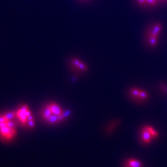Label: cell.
<instances>
[{"instance_id": "obj_4", "label": "cell", "mask_w": 167, "mask_h": 167, "mask_svg": "<svg viewBox=\"0 0 167 167\" xmlns=\"http://www.w3.org/2000/svg\"><path fill=\"white\" fill-rule=\"evenodd\" d=\"M161 25L160 23L155 24L150 32V35L151 37H158L161 31Z\"/></svg>"}, {"instance_id": "obj_17", "label": "cell", "mask_w": 167, "mask_h": 167, "mask_svg": "<svg viewBox=\"0 0 167 167\" xmlns=\"http://www.w3.org/2000/svg\"><path fill=\"white\" fill-rule=\"evenodd\" d=\"M146 3L151 5H155L157 4L156 0H146Z\"/></svg>"}, {"instance_id": "obj_15", "label": "cell", "mask_w": 167, "mask_h": 167, "mask_svg": "<svg viewBox=\"0 0 167 167\" xmlns=\"http://www.w3.org/2000/svg\"><path fill=\"white\" fill-rule=\"evenodd\" d=\"M7 123V126L8 127L11 128H15L16 126V124L13 121H12L11 120L8 121L6 122Z\"/></svg>"}, {"instance_id": "obj_16", "label": "cell", "mask_w": 167, "mask_h": 167, "mask_svg": "<svg viewBox=\"0 0 167 167\" xmlns=\"http://www.w3.org/2000/svg\"><path fill=\"white\" fill-rule=\"evenodd\" d=\"M27 123L28 126L30 127V128H32L35 126V122H34V120L28 121Z\"/></svg>"}, {"instance_id": "obj_18", "label": "cell", "mask_w": 167, "mask_h": 167, "mask_svg": "<svg viewBox=\"0 0 167 167\" xmlns=\"http://www.w3.org/2000/svg\"><path fill=\"white\" fill-rule=\"evenodd\" d=\"M6 122H7V120L5 117H4V116H0V123Z\"/></svg>"}, {"instance_id": "obj_2", "label": "cell", "mask_w": 167, "mask_h": 167, "mask_svg": "<svg viewBox=\"0 0 167 167\" xmlns=\"http://www.w3.org/2000/svg\"><path fill=\"white\" fill-rule=\"evenodd\" d=\"M141 137H142L143 141L146 144L150 143L153 137L149 131H148L147 125H145L141 128Z\"/></svg>"}, {"instance_id": "obj_1", "label": "cell", "mask_w": 167, "mask_h": 167, "mask_svg": "<svg viewBox=\"0 0 167 167\" xmlns=\"http://www.w3.org/2000/svg\"><path fill=\"white\" fill-rule=\"evenodd\" d=\"M16 134L15 128H11L6 126L0 129V134L3 138L10 140L14 138Z\"/></svg>"}, {"instance_id": "obj_3", "label": "cell", "mask_w": 167, "mask_h": 167, "mask_svg": "<svg viewBox=\"0 0 167 167\" xmlns=\"http://www.w3.org/2000/svg\"><path fill=\"white\" fill-rule=\"evenodd\" d=\"M48 106L52 112V113L53 115L59 116V115H61L63 112L61 108H60V107L56 104L52 103L51 104H49Z\"/></svg>"}, {"instance_id": "obj_20", "label": "cell", "mask_w": 167, "mask_h": 167, "mask_svg": "<svg viewBox=\"0 0 167 167\" xmlns=\"http://www.w3.org/2000/svg\"><path fill=\"white\" fill-rule=\"evenodd\" d=\"M138 3L141 5L145 4L146 3V0H137Z\"/></svg>"}, {"instance_id": "obj_23", "label": "cell", "mask_w": 167, "mask_h": 167, "mask_svg": "<svg viewBox=\"0 0 167 167\" xmlns=\"http://www.w3.org/2000/svg\"><path fill=\"white\" fill-rule=\"evenodd\" d=\"M34 120V118H33V117H32V115H30L29 117H28V118H27V121H31Z\"/></svg>"}, {"instance_id": "obj_12", "label": "cell", "mask_w": 167, "mask_h": 167, "mask_svg": "<svg viewBox=\"0 0 167 167\" xmlns=\"http://www.w3.org/2000/svg\"><path fill=\"white\" fill-rule=\"evenodd\" d=\"M4 117L6 118L7 121H8L11 120L14 117H15V113L14 112H8L5 114V115H3Z\"/></svg>"}, {"instance_id": "obj_10", "label": "cell", "mask_w": 167, "mask_h": 167, "mask_svg": "<svg viewBox=\"0 0 167 167\" xmlns=\"http://www.w3.org/2000/svg\"><path fill=\"white\" fill-rule=\"evenodd\" d=\"M46 121L50 124H56V123L59 122L58 116L53 115L52 114L50 117H49L48 119L46 120Z\"/></svg>"}, {"instance_id": "obj_13", "label": "cell", "mask_w": 167, "mask_h": 167, "mask_svg": "<svg viewBox=\"0 0 167 167\" xmlns=\"http://www.w3.org/2000/svg\"><path fill=\"white\" fill-rule=\"evenodd\" d=\"M150 43L151 46L154 47L156 46L157 44V37H151L150 36Z\"/></svg>"}, {"instance_id": "obj_21", "label": "cell", "mask_w": 167, "mask_h": 167, "mask_svg": "<svg viewBox=\"0 0 167 167\" xmlns=\"http://www.w3.org/2000/svg\"><path fill=\"white\" fill-rule=\"evenodd\" d=\"M6 126H7V123H6V122L0 123V129Z\"/></svg>"}, {"instance_id": "obj_14", "label": "cell", "mask_w": 167, "mask_h": 167, "mask_svg": "<svg viewBox=\"0 0 167 167\" xmlns=\"http://www.w3.org/2000/svg\"><path fill=\"white\" fill-rule=\"evenodd\" d=\"M77 68L81 71H86L87 69V67L86 66V65L82 62H80V64H79L78 67Z\"/></svg>"}, {"instance_id": "obj_11", "label": "cell", "mask_w": 167, "mask_h": 167, "mask_svg": "<svg viewBox=\"0 0 167 167\" xmlns=\"http://www.w3.org/2000/svg\"><path fill=\"white\" fill-rule=\"evenodd\" d=\"M148 97V93L144 91V90H140L138 99L141 100H145L147 99Z\"/></svg>"}, {"instance_id": "obj_19", "label": "cell", "mask_w": 167, "mask_h": 167, "mask_svg": "<svg viewBox=\"0 0 167 167\" xmlns=\"http://www.w3.org/2000/svg\"><path fill=\"white\" fill-rule=\"evenodd\" d=\"M20 109L25 111H27L28 110V106H27V105H24V106H22Z\"/></svg>"}, {"instance_id": "obj_9", "label": "cell", "mask_w": 167, "mask_h": 167, "mask_svg": "<svg viewBox=\"0 0 167 167\" xmlns=\"http://www.w3.org/2000/svg\"><path fill=\"white\" fill-rule=\"evenodd\" d=\"M147 127L148 130L149 131L151 135L152 136V137H157L159 135V133L157 131L155 130L153 127L151 126L150 125H147Z\"/></svg>"}, {"instance_id": "obj_24", "label": "cell", "mask_w": 167, "mask_h": 167, "mask_svg": "<svg viewBox=\"0 0 167 167\" xmlns=\"http://www.w3.org/2000/svg\"></svg>"}, {"instance_id": "obj_7", "label": "cell", "mask_w": 167, "mask_h": 167, "mask_svg": "<svg viewBox=\"0 0 167 167\" xmlns=\"http://www.w3.org/2000/svg\"><path fill=\"white\" fill-rule=\"evenodd\" d=\"M52 114L51 110H50V108L48 106H46L45 107L44 110H43V112H42V117L45 119H48L49 117H50L51 115Z\"/></svg>"}, {"instance_id": "obj_6", "label": "cell", "mask_w": 167, "mask_h": 167, "mask_svg": "<svg viewBox=\"0 0 167 167\" xmlns=\"http://www.w3.org/2000/svg\"><path fill=\"white\" fill-rule=\"evenodd\" d=\"M128 167H141L142 164L138 160L131 159L128 162Z\"/></svg>"}, {"instance_id": "obj_5", "label": "cell", "mask_w": 167, "mask_h": 167, "mask_svg": "<svg viewBox=\"0 0 167 167\" xmlns=\"http://www.w3.org/2000/svg\"><path fill=\"white\" fill-rule=\"evenodd\" d=\"M16 116L23 124H26L27 123L28 117L26 114L25 111H24L20 109L16 113Z\"/></svg>"}, {"instance_id": "obj_8", "label": "cell", "mask_w": 167, "mask_h": 167, "mask_svg": "<svg viewBox=\"0 0 167 167\" xmlns=\"http://www.w3.org/2000/svg\"><path fill=\"white\" fill-rule=\"evenodd\" d=\"M140 90L137 88H131L130 90V93L134 99H138Z\"/></svg>"}, {"instance_id": "obj_22", "label": "cell", "mask_w": 167, "mask_h": 167, "mask_svg": "<svg viewBox=\"0 0 167 167\" xmlns=\"http://www.w3.org/2000/svg\"><path fill=\"white\" fill-rule=\"evenodd\" d=\"M26 114L27 115V117H28L30 116V115H32L31 111H30V110H28L27 111H26Z\"/></svg>"}]
</instances>
